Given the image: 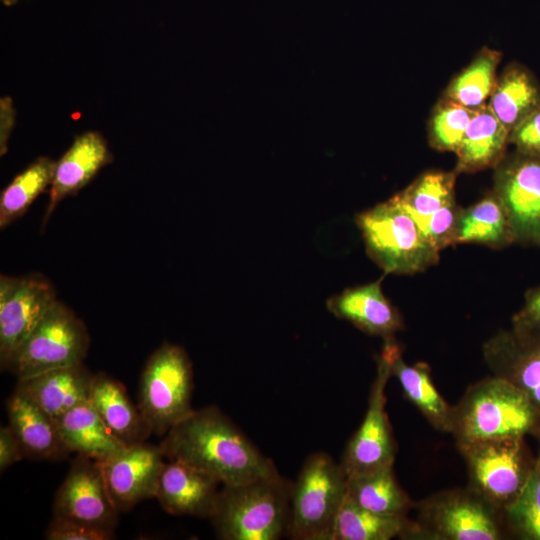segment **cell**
I'll use <instances>...</instances> for the list:
<instances>
[{
  "mask_svg": "<svg viewBox=\"0 0 540 540\" xmlns=\"http://www.w3.org/2000/svg\"><path fill=\"white\" fill-rule=\"evenodd\" d=\"M163 437L159 446L167 460L191 465L222 485L279 474L275 463L216 406L194 409Z\"/></svg>",
  "mask_w": 540,
  "mask_h": 540,
  "instance_id": "1",
  "label": "cell"
},
{
  "mask_svg": "<svg viewBox=\"0 0 540 540\" xmlns=\"http://www.w3.org/2000/svg\"><path fill=\"white\" fill-rule=\"evenodd\" d=\"M456 444L524 437L540 439V411L512 383L492 376L465 391L453 406L451 433Z\"/></svg>",
  "mask_w": 540,
  "mask_h": 540,
  "instance_id": "2",
  "label": "cell"
},
{
  "mask_svg": "<svg viewBox=\"0 0 540 540\" xmlns=\"http://www.w3.org/2000/svg\"><path fill=\"white\" fill-rule=\"evenodd\" d=\"M293 482L280 474L221 485L209 520L221 540H278L286 535Z\"/></svg>",
  "mask_w": 540,
  "mask_h": 540,
  "instance_id": "3",
  "label": "cell"
},
{
  "mask_svg": "<svg viewBox=\"0 0 540 540\" xmlns=\"http://www.w3.org/2000/svg\"><path fill=\"white\" fill-rule=\"evenodd\" d=\"M356 223L368 255L386 273L414 274L439 260V250L393 198L360 213Z\"/></svg>",
  "mask_w": 540,
  "mask_h": 540,
  "instance_id": "4",
  "label": "cell"
},
{
  "mask_svg": "<svg viewBox=\"0 0 540 540\" xmlns=\"http://www.w3.org/2000/svg\"><path fill=\"white\" fill-rule=\"evenodd\" d=\"M346 495L347 476L340 463L325 452L308 456L292 485L286 536L329 540Z\"/></svg>",
  "mask_w": 540,
  "mask_h": 540,
  "instance_id": "5",
  "label": "cell"
},
{
  "mask_svg": "<svg viewBox=\"0 0 540 540\" xmlns=\"http://www.w3.org/2000/svg\"><path fill=\"white\" fill-rule=\"evenodd\" d=\"M414 508V539L500 540L506 535L503 511L469 486L434 493L414 504Z\"/></svg>",
  "mask_w": 540,
  "mask_h": 540,
  "instance_id": "6",
  "label": "cell"
},
{
  "mask_svg": "<svg viewBox=\"0 0 540 540\" xmlns=\"http://www.w3.org/2000/svg\"><path fill=\"white\" fill-rule=\"evenodd\" d=\"M192 362L181 346L168 342L148 358L141 373L138 408L152 434L164 436L193 412Z\"/></svg>",
  "mask_w": 540,
  "mask_h": 540,
  "instance_id": "7",
  "label": "cell"
},
{
  "mask_svg": "<svg viewBox=\"0 0 540 540\" xmlns=\"http://www.w3.org/2000/svg\"><path fill=\"white\" fill-rule=\"evenodd\" d=\"M90 345L85 323L56 300L12 356L6 370L17 380L84 363Z\"/></svg>",
  "mask_w": 540,
  "mask_h": 540,
  "instance_id": "8",
  "label": "cell"
},
{
  "mask_svg": "<svg viewBox=\"0 0 540 540\" xmlns=\"http://www.w3.org/2000/svg\"><path fill=\"white\" fill-rule=\"evenodd\" d=\"M468 470L469 487L504 511L518 496L534 464L524 437L456 444Z\"/></svg>",
  "mask_w": 540,
  "mask_h": 540,
  "instance_id": "9",
  "label": "cell"
},
{
  "mask_svg": "<svg viewBox=\"0 0 540 540\" xmlns=\"http://www.w3.org/2000/svg\"><path fill=\"white\" fill-rule=\"evenodd\" d=\"M391 376L390 360L382 348L365 416L348 441L340 462L347 477L394 464L396 443L385 410V388Z\"/></svg>",
  "mask_w": 540,
  "mask_h": 540,
  "instance_id": "10",
  "label": "cell"
},
{
  "mask_svg": "<svg viewBox=\"0 0 540 540\" xmlns=\"http://www.w3.org/2000/svg\"><path fill=\"white\" fill-rule=\"evenodd\" d=\"M57 300L43 275L0 276V365L6 370L12 356Z\"/></svg>",
  "mask_w": 540,
  "mask_h": 540,
  "instance_id": "11",
  "label": "cell"
},
{
  "mask_svg": "<svg viewBox=\"0 0 540 540\" xmlns=\"http://www.w3.org/2000/svg\"><path fill=\"white\" fill-rule=\"evenodd\" d=\"M497 166L495 194L515 241L540 245V157L516 151Z\"/></svg>",
  "mask_w": 540,
  "mask_h": 540,
  "instance_id": "12",
  "label": "cell"
},
{
  "mask_svg": "<svg viewBox=\"0 0 540 540\" xmlns=\"http://www.w3.org/2000/svg\"><path fill=\"white\" fill-rule=\"evenodd\" d=\"M53 516L115 530L119 511L110 497L98 461L76 455L56 491Z\"/></svg>",
  "mask_w": 540,
  "mask_h": 540,
  "instance_id": "13",
  "label": "cell"
},
{
  "mask_svg": "<svg viewBox=\"0 0 540 540\" xmlns=\"http://www.w3.org/2000/svg\"><path fill=\"white\" fill-rule=\"evenodd\" d=\"M494 376L519 388L540 411V323H515L483 345Z\"/></svg>",
  "mask_w": 540,
  "mask_h": 540,
  "instance_id": "14",
  "label": "cell"
},
{
  "mask_svg": "<svg viewBox=\"0 0 540 540\" xmlns=\"http://www.w3.org/2000/svg\"><path fill=\"white\" fill-rule=\"evenodd\" d=\"M164 458L159 445L146 441L99 462L119 513L129 511L143 500L155 498Z\"/></svg>",
  "mask_w": 540,
  "mask_h": 540,
  "instance_id": "15",
  "label": "cell"
},
{
  "mask_svg": "<svg viewBox=\"0 0 540 540\" xmlns=\"http://www.w3.org/2000/svg\"><path fill=\"white\" fill-rule=\"evenodd\" d=\"M112 161L113 154L100 132L86 131L77 135L70 147L56 161L49 188V199L41 221V231H44L61 201L77 194Z\"/></svg>",
  "mask_w": 540,
  "mask_h": 540,
  "instance_id": "16",
  "label": "cell"
},
{
  "mask_svg": "<svg viewBox=\"0 0 540 540\" xmlns=\"http://www.w3.org/2000/svg\"><path fill=\"white\" fill-rule=\"evenodd\" d=\"M221 483L201 470L177 460L165 462L155 498L169 514L209 519Z\"/></svg>",
  "mask_w": 540,
  "mask_h": 540,
  "instance_id": "17",
  "label": "cell"
},
{
  "mask_svg": "<svg viewBox=\"0 0 540 540\" xmlns=\"http://www.w3.org/2000/svg\"><path fill=\"white\" fill-rule=\"evenodd\" d=\"M8 426L24 456L33 460H61L71 452L65 446L55 418L15 389L6 401Z\"/></svg>",
  "mask_w": 540,
  "mask_h": 540,
  "instance_id": "18",
  "label": "cell"
},
{
  "mask_svg": "<svg viewBox=\"0 0 540 540\" xmlns=\"http://www.w3.org/2000/svg\"><path fill=\"white\" fill-rule=\"evenodd\" d=\"M381 281L348 288L327 300L328 310L339 319L349 321L363 332L392 337L403 327L399 311L385 297Z\"/></svg>",
  "mask_w": 540,
  "mask_h": 540,
  "instance_id": "19",
  "label": "cell"
},
{
  "mask_svg": "<svg viewBox=\"0 0 540 540\" xmlns=\"http://www.w3.org/2000/svg\"><path fill=\"white\" fill-rule=\"evenodd\" d=\"M94 375L79 363L18 380L15 389L55 418L89 401Z\"/></svg>",
  "mask_w": 540,
  "mask_h": 540,
  "instance_id": "20",
  "label": "cell"
},
{
  "mask_svg": "<svg viewBox=\"0 0 540 540\" xmlns=\"http://www.w3.org/2000/svg\"><path fill=\"white\" fill-rule=\"evenodd\" d=\"M89 402L126 447L144 443L152 434L138 406L129 398L125 386L113 377L103 372L94 375Z\"/></svg>",
  "mask_w": 540,
  "mask_h": 540,
  "instance_id": "21",
  "label": "cell"
},
{
  "mask_svg": "<svg viewBox=\"0 0 540 540\" xmlns=\"http://www.w3.org/2000/svg\"><path fill=\"white\" fill-rule=\"evenodd\" d=\"M392 376L396 377L405 397L422 413L429 424L439 432L451 433L453 406L449 405L435 388L430 367L419 362L405 363L399 345L393 337L385 339Z\"/></svg>",
  "mask_w": 540,
  "mask_h": 540,
  "instance_id": "22",
  "label": "cell"
},
{
  "mask_svg": "<svg viewBox=\"0 0 540 540\" xmlns=\"http://www.w3.org/2000/svg\"><path fill=\"white\" fill-rule=\"evenodd\" d=\"M55 421L65 446L76 455L102 462L127 448L89 401L55 417Z\"/></svg>",
  "mask_w": 540,
  "mask_h": 540,
  "instance_id": "23",
  "label": "cell"
},
{
  "mask_svg": "<svg viewBox=\"0 0 540 540\" xmlns=\"http://www.w3.org/2000/svg\"><path fill=\"white\" fill-rule=\"evenodd\" d=\"M509 131L485 105L475 111L456 149V172H475L497 166L504 158Z\"/></svg>",
  "mask_w": 540,
  "mask_h": 540,
  "instance_id": "24",
  "label": "cell"
},
{
  "mask_svg": "<svg viewBox=\"0 0 540 540\" xmlns=\"http://www.w3.org/2000/svg\"><path fill=\"white\" fill-rule=\"evenodd\" d=\"M416 532L417 524L408 515L378 514L356 505L346 495L329 540L414 539Z\"/></svg>",
  "mask_w": 540,
  "mask_h": 540,
  "instance_id": "25",
  "label": "cell"
},
{
  "mask_svg": "<svg viewBox=\"0 0 540 540\" xmlns=\"http://www.w3.org/2000/svg\"><path fill=\"white\" fill-rule=\"evenodd\" d=\"M347 498L383 515L407 516L415 504L398 483L393 466L348 476Z\"/></svg>",
  "mask_w": 540,
  "mask_h": 540,
  "instance_id": "26",
  "label": "cell"
},
{
  "mask_svg": "<svg viewBox=\"0 0 540 540\" xmlns=\"http://www.w3.org/2000/svg\"><path fill=\"white\" fill-rule=\"evenodd\" d=\"M487 106L510 132L540 107V87L525 68L508 67L497 78Z\"/></svg>",
  "mask_w": 540,
  "mask_h": 540,
  "instance_id": "27",
  "label": "cell"
},
{
  "mask_svg": "<svg viewBox=\"0 0 540 540\" xmlns=\"http://www.w3.org/2000/svg\"><path fill=\"white\" fill-rule=\"evenodd\" d=\"M514 241L507 212L495 193L461 211L455 244L474 242L500 247Z\"/></svg>",
  "mask_w": 540,
  "mask_h": 540,
  "instance_id": "28",
  "label": "cell"
},
{
  "mask_svg": "<svg viewBox=\"0 0 540 540\" xmlns=\"http://www.w3.org/2000/svg\"><path fill=\"white\" fill-rule=\"evenodd\" d=\"M56 161L40 156L2 190L0 195V228L4 229L21 218L33 202L50 188Z\"/></svg>",
  "mask_w": 540,
  "mask_h": 540,
  "instance_id": "29",
  "label": "cell"
},
{
  "mask_svg": "<svg viewBox=\"0 0 540 540\" xmlns=\"http://www.w3.org/2000/svg\"><path fill=\"white\" fill-rule=\"evenodd\" d=\"M501 54L483 48L473 61L447 87L444 98L478 110L487 105L496 84V70Z\"/></svg>",
  "mask_w": 540,
  "mask_h": 540,
  "instance_id": "30",
  "label": "cell"
},
{
  "mask_svg": "<svg viewBox=\"0 0 540 540\" xmlns=\"http://www.w3.org/2000/svg\"><path fill=\"white\" fill-rule=\"evenodd\" d=\"M455 177L454 172H428L392 198L420 228L433 214L455 201Z\"/></svg>",
  "mask_w": 540,
  "mask_h": 540,
  "instance_id": "31",
  "label": "cell"
},
{
  "mask_svg": "<svg viewBox=\"0 0 540 540\" xmlns=\"http://www.w3.org/2000/svg\"><path fill=\"white\" fill-rule=\"evenodd\" d=\"M506 528L522 540H540V439L531 472L514 501L503 511Z\"/></svg>",
  "mask_w": 540,
  "mask_h": 540,
  "instance_id": "32",
  "label": "cell"
},
{
  "mask_svg": "<svg viewBox=\"0 0 540 540\" xmlns=\"http://www.w3.org/2000/svg\"><path fill=\"white\" fill-rule=\"evenodd\" d=\"M475 111L448 99H441L429 123L430 144L440 151L455 152Z\"/></svg>",
  "mask_w": 540,
  "mask_h": 540,
  "instance_id": "33",
  "label": "cell"
},
{
  "mask_svg": "<svg viewBox=\"0 0 540 540\" xmlns=\"http://www.w3.org/2000/svg\"><path fill=\"white\" fill-rule=\"evenodd\" d=\"M461 211L453 201L433 214L420 227L423 234L439 251L455 244L457 222Z\"/></svg>",
  "mask_w": 540,
  "mask_h": 540,
  "instance_id": "34",
  "label": "cell"
},
{
  "mask_svg": "<svg viewBox=\"0 0 540 540\" xmlns=\"http://www.w3.org/2000/svg\"><path fill=\"white\" fill-rule=\"evenodd\" d=\"M44 536L47 540H110L115 534L114 530L53 516Z\"/></svg>",
  "mask_w": 540,
  "mask_h": 540,
  "instance_id": "35",
  "label": "cell"
},
{
  "mask_svg": "<svg viewBox=\"0 0 540 540\" xmlns=\"http://www.w3.org/2000/svg\"><path fill=\"white\" fill-rule=\"evenodd\" d=\"M509 143L517 152L540 157V107L510 130Z\"/></svg>",
  "mask_w": 540,
  "mask_h": 540,
  "instance_id": "36",
  "label": "cell"
},
{
  "mask_svg": "<svg viewBox=\"0 0 540 540\" xmlns=\"http://www.w3.org/2000/svg\"><path fill=\"white\" fill-rule=\"evenodd\" d=\"M25 458L20 443L14 435L11 428L1 426L0 428V471L4 472L7 468Z\"/></svg>",
  "mask_w": 540,
  "mask_h": 540,
  "instance_id": "37",
  "label": "cell"
},
{
  "mask_svg": "<svg viewBox=\"0 0 540 540\" xmlns=\"http://www.w3.org/2000/svg\"><path fill=\"white\" fill-rule=\"evenodd\" d=\"M16 121V111L13 99L10 96H3L0 99V155L3 156L8 151V143L13 132Z\"/></svg>",
  "mask_w": 540,
  "mask_h": 540,
  "instance_id": "38",
  "label": "cell"
},
{
  "mask_svg": "<svg viewBox=\"0 0 540 540\" xmlns=\"http://www.w3.org/2000/svg\"><path fill=\"white\" fill-rule=\"evenodd\" d=\"M512 322L540 323V286L526 294L525 303L521 310L514 315Z\"/></svg>",
  "mask_w": 540,
  "mask_h": 540,
  "instance_id": "39",
  "label": "cell"
},
{
  "mask_svg": "<svg viewBox=\"0 0 540 540\" xmlns=\"http://www.w3.org/2000/svg\"><path fill=\"white\" fill-rule=\"evenodd\" d=\"M19 0H1V2L5 5V6H13L15 5Z\"/></svg>",
  "mask_w": 540,
  "mask_h": 540,
  "instance_id": "40",
  "label": "cell"
}]
</instances>
